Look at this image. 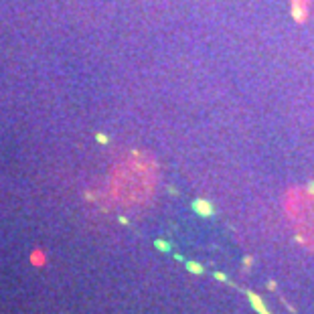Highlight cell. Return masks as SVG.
<instances>
[{
  "label": "cell",
  "instance_id": "6da1fadb",
  "mask_svg": "<svg viewBox=\"0 0 314 314\" xmlns=\"http://www.w3.org/2000/svg\"><path fill=\"white\" fill-rule=\"evenodd\" d=\"M31 262L35 264V266H43V264H45V253H43L41 250L32 251V255H31Z\"/></svg>",
  "mask_w": 314,
  "mask_h": 314
}]
</instances>
